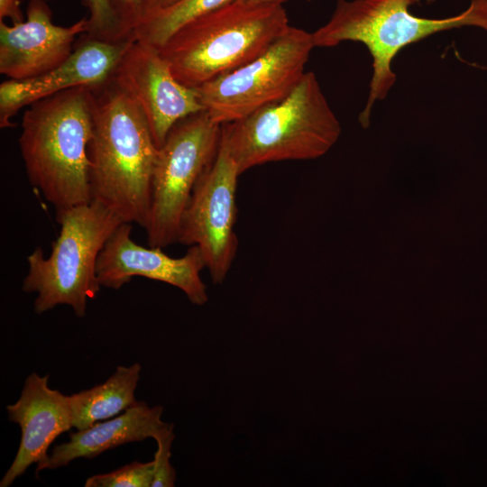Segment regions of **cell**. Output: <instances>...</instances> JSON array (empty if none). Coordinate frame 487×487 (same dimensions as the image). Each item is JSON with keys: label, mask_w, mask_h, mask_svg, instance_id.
<instances>
[{"label": "cell", "mask_w": 487, "mask_h": 487, "mask_svg": "<svg viewBox=\"0 0 487 487\" xmlns=\"http://www.w3.org/2000/svg\"><path fill=\"white\" fill-rule=\"evenodd\" d=\"M87 88L92 113L87 148L91 201L124 223L144 227L159 149L137 103L114 75Z\"/></svg>", "instance_id": "cell-1"}, {"label": "cell", "mask_w": 487, "mask_h": 487, "mask_svg": "<svg viewBox=\"0 0 487 487\" xmlns=\"http://www.w3.org/2000/svg\"><path fill=\"white\" fill-rule=\"evenodd\" d=\"M91 136L87 86L42 98L23 113L18 143L25 171L56 213L91 201Z\"/></svg>", "instance_id": "cell-2"}, {"label": "cell", "mask_w": 487, "mask_h": 487, "mask_svg": "<svg viewBox=\"0 0 487 487\" xmlns=\"http://www.w3.org/2000/svg\"><path fill=\"white\" fill-rule=\"evenodd\" d=\"M289 26L281 4L234 0L182 26L159 51L174 77L196 88L260 56Z\"/></svg>", "instance_id": "cell-3"}, {"label": "cell", "mask_w": 487, "mask_h": 487, "mask_svg": "<svg viewBox=\"0 0 487 487\" xmlns=\"http://www.w3.org/2000/svg\"><path fill=\"white\" fill-rule=\"evenodd\" d=\"M340 133L339 121L316 75L305 71L282 98L222 124L220 142L242 174L269 162L318 158L331 149Z\"/></svg>", "instance_id": "cell-4"}, {"label": "cell", "mask_w": 487, "mask_h": 487, "mask_svg": "<svg viewBox=\"0 0 487 487\" xmlns=\"http://www.w3.org/2000/svg\"><path fill=\"white\" fill-rule=\"evenodd\" d=\"M418 0H337L329 21L312 32L315 47H334L345 41H360L372 57V77L364 109L359 116L368 127L374 103L386 97L396 81L393 58L404 47L441 31L476 26L487 32V0H471L461 14L442 19L413 15Z\"/></svg>", "instance_id": "cell-5"}, {"label": "cell", "mask_w": 487, "mask_h": 487, "mask_svg": "<svg viewBox=\"0 0 487 487\" xmlns=\"http://www.w3.org/2000/svg\"><path fill=\"white\" fill-rule=\"evenodd\" d=\"M56 216L60 230L51 252L45 257L37 247L27 257L28 272L22 289L37 294V314L68 305L77 317H84L87 299H94L101 288L96 276L98 256L124 222L94 201L57 212Z\"/></svg>", "instance_id": "cell-6"}, {"label": "cell", "mask_w": 487, "mask_h": 487, "mask_svg": "<svg viewBox=\"0 0 487 487\" xmlns=\"http://www.w3.org/2000/svg\"><path fill=\"white\" fill-rule=\"evenodd\" d=\"M222 125L206 111L179 120L159 148L144 229L149 246L178 242L180 222L200 176L215 158Z\"/></svg>", "instance_id": "cell-7"}, {"label": "cell", "mask_w": 487, "mask_h": 487, "mask_svg": "<svg viewBox=\"0 0 487 487\" xmlns=\"http://www.w3.org/2000/svg\"><path fill=\"white\" fill-rule=\"evenodd\" d=\"M314 47L312 33L289 25L260 56L196 87L205 111L222 125L282 98L305 73Z\"/></svg>", "instance_id": "cell-8"}, {"label": "cell", "mask_w": 487, "mask_h": 487, "mask_svg": "<svg viewBox=\"0 0 487 487\" xmlns=\"http://www.w3.org/2000/svg\"><path fill=\"white\" fill-rule=\"evenodd\" d=\"M241 175L221 142L197 182L183 213L178 242L198 246L212 281L222 283L235 259L236 188Z\"/></svg>", "instance_id": "cell-9"}, {"label": "cell", "mask_w": 487, "mask_h": 487, "mask_svg": "<svg viewBox=\"0 0 487 487\" xmlns=\"http://www.w3.org/2000/svg\"><path fill=\"white\" fill-rule=\"evenodd\" d=\"M113 75L137 103L158 149L179 120L205 111L196 88L180 83L148 43L133 39Z\"/></svg>", "instance_id": "cell-10"}, {"label": "cell", "mask_w": 487, "mask_h": 487, "mask_svg": "<svg viewBox=\"0 0 487 487\" xmlns=\"http://www.w3.org/2000/svg\"><path fill=\"white\" fill-rule=\"evenodd\" d=\"M132 225L122 223L103 247L96 263L101 287L119 289L141 276L179 289L198 306L207 302V287L200 272L206 268L198 246H190L185 255L174 258L156 246L143 247L131 237Z\"/></svg>", "instance_id": "cell-11"}, {"label": "cell", "mask_w": 487, "mask_h": 487, "mask_svg": "<svg viewBox=\"0 0 487 487\" xmlns=\"http://www.w3.org/2000/svg\"><path fill=\"white\" fill-rule=\"evenodd\" d=\"M87 30V17L60 26L46 0H29L23 22L0 21V73L14 80L39 77L64 62Z\"/></svg>", "instance_id": "cell-12"}, {"label": "cell", "mask_w": 487, "mask_h": 487, "mask_svg": "<svg viewBox=\"0 0 487 487\" xmlns=\"http://www.w3.org/2000/svg\"><path fill=\"white\" fill-rule=\"evenodd\" d=\"M133 41H106L83 33L71 55L55 69L33 78L5 80L0 84V127H13L17 112L36 101L107 79Z\"/></svg>", "instance_id": "cell-13"}, {"label": "cell", "mask_w": 487, "mask_h": 487, "mask_svg": "<svg viewBox=\"0 0 487 487\" xmlns=\"http://www.w3.org/2000/svg\"><path fill=\"white\" fill-rule=\"evenodd\" d=\"M50 375L31 373L25 380L20 398L6 406L9 420L21 427L16 455L0 481L7 487L32 464L40 468L49 457L48 449L62 433L73 427L69 396L49 387Z\"/></svg>", "instance_id": "cell-14"}, {"label": "cell", "mask_w": 487, "mask_h": 487, "mask_svg": "<svg viewBox=\"0 0 487 487\" xmlns=\"http://www.w3.org/2000/svg\"><path fill=\"white\" fill-rule=\"evenodd\" d=\"M163 408L137 401L123 414L70 433L69 440L56 446L36 475L45 469L66 466L78 458H93L119 446L154 438L168 423L161 420Z\"/></svg>", "instance_id": "cell-15"}, {"label": "cell", "mask_w": 487, "mask_h": 487, "mask_svg": "<svg viewBox=\"0 0 487 487\" xmlns=\"http://www.w3.org/2000/svg\"><path fill=\"white\" fill-rule=\"evenodd\" d=\"M142 366H118L103 383L69 395L73 427L82 430L95 423L109 419L134 405L135 390Z\"/></svg>", "instance_id": "cell-16"}, {"label": "cell", "mask_w": 487, "mask_h": 487, "mask_svg": "<svg viewBox=\"0 0 487 487\" xmlns=\"http://www.w3.org/2000/svg\"><path fill=\"white\" fill-rule=\"evenodd\" d=\"M234 0H178L142 18L133 28L134 40L160 49L179 29Z\"/></svg>", "instance_id": "cell-17"}, {"label": "cell", "mask_w": 487, "mask_h": 487, "mask_svg": "<svg viewBox=\"0 0 487 487\" xmlns=\"http://www.w3.org/2000/svg\"><path fill=\"white\" fill-rule=\"evenodd\" d=\"M88 10L87 35L106 41H120L133 38L124 29L112 0H82Z\"/></svg>", "instance_id": "cell-18"}, {"label": "cell", "mask_w": 487, "mask_h": 487, "mask_svg": "<svg viewBox=\"0 0 487 487\" xmlns=\"http://www.w3.org/2000/svg\"><path fill=\"white\" fill-rule=\"evenodd\" d=\"M153 475V461H135L110 473L88 477L85 487H152Z\"/></svg>", "instance_id": "cell-19"}, {"label": "cell", "mask_w": 487, "mask_h": 487, "mask_svg": "<svg viewBox=\"0 0 487 487\" xmlns=\"http://www.w3.org/2000/svg\"><path fill=\"white\" fill-rule=\"evenodd\" d=\"M173 426L169 424L153 438L157 443L154 455V475L152 487H172L176 471L170 464L171 445L174 439Z\"/></svg>", "instance_id": "cell-20"}, {"label": "cell", "mask_w": 487, "mask_h": 487, "mask_svg": "<svg viewBox=\"0 0 487 487\" xmlns=\"http://www.w3.org/2000/svg\"><path fill=\"white\" fill-rule=\"evenodd\" d=\"M144 0H112L124 29L132 36V32L142 18Z\"/></svg>", "instance_id": "cell-21"}, {"label": "cell", "mask_w": 487, "mask_h": 487, "mask_svg": "<svg viewBox=\"0 0 487 487\" xmlns=\"http://www.w3.org/2000/svg\"><path fill=\"white\" fill-rule=\"evenodd\" d=\"M10 19L12 23L24 20L20 0H0V21Z\"/></svg>", "instance_id": "cell-22"}, {"label": "cell", "mask_w": 487, "mask_h": 487, "mask_svg": "<svg viewBox=\"0 0 487 487\" xmlns=\"http://www.w3.org/2000/svg\"><path fill=\"white\" fill-rule=\"evenodd\" d=\"M178 0H144L141 20L159 10L173 5Z\"/></svg>", "instance_id": "cell-23"}, {"label": "cell", "mask_w": 487, "mask_h": 487, "mask_svg": "<svg viewBox=\"0 0 487 487\" xmlns=\"http://www.w3.org/2000/svg\"><path fill=\"white\" fill-rule=\"evenodd\" d=\"M244 2L252 3H264V4H283L286 0H240Z\"/></svg>", "instance_id": "cell-24"}]
</instances>
